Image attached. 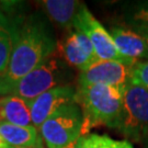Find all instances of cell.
Wrapping results in <instances>:
<instances>
[{
    "mask_svg": "<svg viewBox=\"0 0 148 148\" xmlns=\"http://www.w3.org/2000/svg\"><path fill=\"white\" fill-rule=\"evenodd\" d=\"M57 44L46 22L37 14H16L13 47L5 76L0 89L21 79L53 55Z\"/></svg>",
    "mask_w": 148,
    "mask_h": 148,
    "instance_id": "6da1fadb",
    "label": "cell"
},
{
    "mask_svg": "<svg viewBox=\"0 0 148 148\" xmlns=\"http://www.w3.org/2000/svg\"><path fill=\"white\" fill-rule=\"evenodd\" d=\"M122 100L123 89L120 88L106 85L78 86L76 102L79 104L84 119L81 136L101 125L117 130L122 114Z\"/></svg>",
    "mask_w": 148,
    "mask_h": 148,
    "instance_id": "7a4b0ae2",
    "label": "cell"
},
{
    "mask_svg": "<svg viewBox=\"0 0 148 148\" xmlns=\"http://www.w3.org/2000/svg\"><path fill=\"white\" fill-rule=\"evenodd\" d=\"M65 79L64 66L57 57L51 55L24 77L0 89V98L16 95L31 103L37 97L55 87L62 86Z\"/></svg>",
    "mask_w": 148,
    "mask_h": 148,
    "instance_id": "3957f363",
    "label": "cell"
},
{
    "mask_svg": "<svg viewBox=\"0 0 148 148\" xmlns=\"http://www.w3.org/2000/svg\"><path fill=\"white\" fill-rule=\"evenodd\" d=\"M82 112L74 101L59 108L42 124L38 132L47 148H69L81 137Z\"/></svg>",
    "mask_w": 148,
    "mask_h": 148,
    "instance_id": "277c9868",
    "label": "cell"
},
{
    "mask_svg": "<svg viewBox=\"0 0 148 148\" xmlns=\"http://www.w3.org/2000/svg\"><path fill=\"white\" fill-rule=\"evenodd\" d=\"M122 101L117 130L127 139L142 143L148 134V90L130 81L123 89Z\"/></svg>",
    "mask_w": 148,
    "mask_h": 148,
    "instance_id": "5b68a950",
    "label": "cell"
},
{
    "mask_svg": "<svg viewBox=\"0 0 148 148\" xmlns=\"http://www.w3.org/2000/svg\"><path fill=\"white\" fill-rule=\"evenodd\" d=\"M76 31L84 33L89 38L98 60H119L125 64L117 53L110 32L92 16L85 3H81L74 22ZM127 65V64H126Z\"/></svg>",
    "mask_w": 148,
    "mask_h": 148,
    "instance_id": "8992f818",
    "label": "cell"
},
{
    "mask_svg": "<svg viewBox=\"0 0 148 148\" xmlns=\"http://www.w3.org/2000/svg\"><path fill=\"white\" fill-rule=\"evenodd\" d=\"M132 66L119 60H97L80 71L78 86L106 85L124 89L131 81Z\"/></svg>",
    "mask_w": 148,
    "mask_h": 148,
    "instance_id": "52a82bcc",
    "label": "cell"
},
{
    "mask_svg": "<svg viewBox=\"0 0 148 148\" xmlns=\"http://www.w3.org/2000/svg\"><path fill=\"white\" fill-rule=\"evenodd\" d=\"M74 101H76V89L70 85H62L48 90L30 103L32 125L38 131L54 112Z\"/></svg>",
    "mask_w": 148,
    "mask_h": 148,
    "instance_id": "ba28073f",
    "label": "cell"
},
{
    "mask_svg": "<svg viewBox=\"0 0 148 148\" xmlns=\"http://www.w3.org/2000/svg\"><path fill=\"white\" fill-rule=\"evenodd\" d=\"M57 49L65 62L79 71H84L98 60L89 38L78 31L70 33L67 38L57 43Z\"/></svg>",
    "mask_w": 148,
    "mask_h": 148,
    "instance_id": "9c48e42d",
    "label": "cell"
},
{
    "mask_svg": "<svg viewBox=\"0 0 148 148\" xmlns=\"http://www.w3.org/2000/svg\"><path fill=\"white\" fill-rule=\"evenodd\" d=\"M110 34L115 45L117 53L120 54L125 64L133 66L138 62L148 59V47L144 37L132 29L114 27Z\"/></svg>",
    "mask_w": 148,
    "mask_h": 148,
    "instance_id": "30bf717a",
    "label": "cell"
},
{
    "mask_svg": "<svg viewBox=\"0 0 148 148\" xmlns=\"http://www.w3.org/2000/svg\"><path fill=\"white\" fill-rule=\"evenodd\" d=\"M7 2H1L0 10V80L7 74L13 47V32L16 14Z\"/></svg>",
    "mask_w": 148,
    "mask_h": 148,
    "instance_id": "8fae6325",
    "label": "cell"
},
{
    "mask_svg": "<svg viewBox=\"0 0 148 148\" xmlns=\"http://www.w3.org/2000/svg\"><path fill=\"white\" fill-rule=\"evenodd\" d=\"M0 136L10 148H43L38 131L34 126H19L0 122Z\"/></svg>",
    "mask_w": 148,
    "mask_h": 148,
    "instance_id": "7c38bea8",
    "label": "cell"
},
{
    "mask_svg": "<svg viewBox=\"0 0 148 148\" xmlns=\"http://www.w3.org/2000/svg\"><path fill=\"white\" fill-rule=\"evenodd\" d=\"M0 122L19 126H33L30 102L16 95L0 98Z\"/></svg>",
    "mask_w": 148,
    "mask_h": 148,
    "instance_id": "4fadbf2b",
    "label": "cell"
},
{
    "mask_svg": "<svg viewBox=\"0 0 148 148\" xmlns=\"http://www.w3.org/2000/svg\"><path fill=\"white\" fill-rule=\"evenodd\" d=\"M42 7L48 18L62 27H74V22L82 2L76 0H45Z\"/></svg>",
    "mask_w": 148,
    "mask_h": 148,
    "instance_id": "5bb4252c",
    "label": "cell"
},
{
    "mask_svg": "<svg viewBox=\"0 0 148 148\" xmlns=\"http://www.w3.org/2000/svg\"><path fill=\"white\" fill-rule=\"evenodd\" d=\"M76 148H134L128 140L113 139L108 135L87 134L78 139Z\"/></svg>",
    "mask_w": 148,
    "mask_h": 148,
    "instance_id": "9a60e30c",
    "label": "cell"
},
{
    "mask_svg": "<svg viewBox=\"0 0 148 148\" xmlns=\"http://www.w3.org/2000/svg\"><path fill=\"white\" fill-rule=\"evenodd\" d=\"M128 24L133 30L148 31V2L137 5L128 14Z\"/></svg>",
    "mask_w": 148,
    "mask_h": 148,
    "instance_id": "2e32d148",
    "label": "cell"
},
{
    "mask_svg": "<svg viewBox=\"0 0 148 148\" xmlns=\"http://www.w3.org/2000/svg\"><path fill=\"white\" fill-rule=\"evenodd\" d=\"M131 82L148 90V60L138 62L132 66Z\"/></svg>",
    "mask_w": 148,
    "mask_h": 148,
    "instance_id": "e0dca14e",
    "label": "cell"
},
{
    "mask_svg": "<svg viewBox=\"0 0 148 148\" xmlns=\"http://www.w3.org/2000/svg\"><path fill=\"white\" fill-rule=\"evenodd\" d=\"M134 31H136L138 34H140V35L144 37V40L146 41V44H147V47H148V31H146V30H134Z\"/></svg>",
    "mask_w": 148,
    "mask_h": 148,
    "instance_id": "ac0fdd59",
    "label": "cell"
},
{
    "mask_svg": "<svg viewBox=\"0 0 148 148\" xmlns=\"http://www.w3.org/2000/svg\"><path fill=\"white\" fill-rule=\"evenodd\" d=\"M8 146H7V144H5V142L3 140V138L0 136V148H7Z\"/></svg>",
    "mask_w": 148,
    "mask_h": 148,
    "instance_id": "d6986e66",
    "label": "cell"
},
{
    "mask_svg": "<svg viewBox=\"0 0 148 148\" xmlns=\"http://www.w3.org/2000/svg\"><path fill=\"white\" fill-rule=\"evenodd\" d=\"M142 143H143L144 147H145V148H148V134L146 135V137H145L143 139V142H142Z\"/></svg>",
    "mask_w": 148,
    "mask_h": 148,
    "instance_id": "ffe728a7",
    "label": "cell"
},
{
    "mask_svg": "<svg viewBox=\"0 0 148 148\" xmlns=\"http://www.w3.org/2000/svg\"><path fill=\"white\" fill-rule=\"evenodd\" d=\"M69 148H76V145H75V146H71V147H69Z\"/></svg>",
    "mask_w": 148,
    "mask_h": 148,
    "instance_id": "44dd1931",
    "label": "cell"
},
{
    "mask_svg": "<svg viewBox=\"0 0 148 148\" xmlns=\"http://www.w3.org/2000/svg\"><path fill=\"white\" fill-rule=\"evenodd\" d=\"M0 10H1V2H0Z\"/></svg>",
    "mask_w": 148,
    "mask_h": 148,
    "instance_id": "7402d4cb",
    "label": "cell"
},
{
    "mask_svg": "<svg viewBox=\"0 0 148 148\" xmlns=\"http://www.w3.org/2000/svg\"><path fill=\"white\" fill-rule=\"evenodd\" d=\"M7 148H10V147H7Z\"/></svg>",
    "mask_w": 148,
    "mask_h": 148,
    "instance_id": "603a6c76",
    "label": "cell"
}]
</instances>
